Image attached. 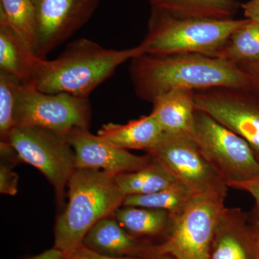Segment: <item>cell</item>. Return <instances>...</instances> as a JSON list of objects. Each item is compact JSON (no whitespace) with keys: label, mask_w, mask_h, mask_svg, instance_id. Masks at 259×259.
<instances>
[{"label":"cell","mask_w":259,"mask_h":259,"mask_svg":"<svg viewBox=\"0 0 259 259\" xmlns=\"http://www.w3.org/2000/svg\"><path fill=\"white\" fill-rule=\"evenodd\" d=\"M129 75L137 97L153 103L176 90L249 88L238 65L199 54H142L130 61Z\"/></svg>","instance_id":"6da1fadb"},{"label":"cell","mask_w":259,"mask_h":259,"mask_svg":"<svg viewBox=\"0 0 259 259\" xmlns=\"http://www.w3.org/2000/svg\"><path fill=\"white\" fill-rule=\"evenodd\" d=\"M142 54L140 45L115 50L85 37L76 39L55 59H39L28 83L44 93L89 97L119 66Z\"/></svg>","instance_id":"7a4b0ae2"},{"label":"cell","mask_w":259,"mask_h":259,"mask_svg":"<svg viewBox=\"0 0 259 259\" xmlns=\"http://www.w3.org/2000/svg\"><path fill=\"white\" fill-rule=\"evenodd\" d=\"M69 202L55 225L54 248L66 256L82 245L87 233L123 203L115 176L91 169H76L70 179Z\"/></svg>","instance_id":"3957f363"},{"label":"cell","mask_w":259,"mask_h":259,"mask_svg":"<svg viewBox=\"0 0 259 259\" xmlns=\"http://www.w3.org/2000/svg\"><path fill=\"white\" fill-rule=\"evenodd\" d=\"M248 19H198L177 16L151 8L147 32L140 46L144 54H199L214 57Z\"/></svg>","instance_id":"277c9868"},{"label":"cell","mask_w":259,"mask_h":259,"mask_svg":"<svg viewBox=\"0 0 259 259\" xmlns=\"http://www.w3.org/2000/svg\"><path fill=\"white\" fill-rule=\"evenodd\" d=\"M228 188L259 177V161L248 143L208 114L196 110L190 133Z\"/></svg>","instance_id":"5b68a950"},{"label":"cell","mask_w":259,"mask_h":259,"mask_svg":"<svg viewBox=\"0 0 259 259\" xmlns=\"http://www.w3.org/2000/svg\"><path fill=\"white\" fill-rule=\"evenodd\" d=\"M1 144L9 145L20 161L41 172L63 205L66 187L76 169L74 149L67 139L42 127H15Z\"/></svg>","instance_id":"8992f818"},{"label":"cell","mask_w":259,"mask_h":259,"mask_svg":"<svg viewBox=\"0 0 259 259\" xmlns=\"http://www.w3.org/2000/svg\"><path fill=\"white\" fill-rule=\"evenodd\" d=\"M89 97L67 93H44L30 83L19 86L15 127H42L65 137L76 130L89 129Z\"/></svg>","instance_id":"52a82bcc"},{"label":"cell","mask_w":259,"mask_h":259,"mask_svg":"<svg viewBox=\"0 0 259 259\" xmlns=\"http://www.w3.org/2000/svg\"><path fill=\"white\" fill-rule=\"evenodd\" d=\"M226 197L195 195L175 216L166 238L153 246V251L174 259H208L214 228Z\"/></svg>","instance_id":"ba28073f"},{"label":"cell","mask_w":259,"mask_h":259,"mask_svg":"<svg viewBox=\"0 0 259 259\" xmlns=\"http://www.w3.org/2000/svg\"><path fill=\"white\" fill-rule=\"evenodd\" d=\"M147 153L192 194L227 197L228 186L204 158L190 134H163Z\"/></svg>","instance_id":"9c48e42d"},{"label":"cell","mask_w":259,"mask_h":259,"mask_svg":"<svg viewBox=\"0 0 259 259\" xmlns=\"http://www.w3.org/2000/svg\"><path fill=\"white\" fill-rule=\"evenodd\" d=\"M196 110L208 114L242 139L259 161V95L249 88L194 91Z\"/></svg>","instance_id":"30bf717a"},{"label":"cell","mask_w":259,"mask_h":259,"mask_svg":"<svg viewBox=\"0 0 259 259\" xmlns=\"http://www.w3.org/2000/svg\"><path fill=\"white\" fill-rule=\"evenodd\" d=\"M100 0H34V51L40 59L74 35L93 16Z\"/></svg>","instance_id":"8fae6325"},{"label":"cell","mask_w":259,"mask_h":259,"mask_svg":"<svg viewBox=\"0 0 259 259\" xmlns=\"http://www.w3.org/2000/svg\"><path fill=\"white\" fill-rule=\"evenodd\" d=\"M66 138L74 149L76 169L97 170L117 176L138 171L153 161L148 153L133 154L109 144L89 129L76 130Z\"/></svg>","instance_id":"7c38bea8"},{"label":"cell","mask_w":259,"mask_h":259,"mask_svg":"<svg viewBox=\"0 0 259 259\" xmlns=\"http://www.w3.org/2000/svg\"><path fill=\"white\" fill-rule=\"evenodd\" d=\"M208 259H258L256 232L250 213L225 206L214 228Z\"/></svg>","instance_id":"4fadbf2b"},{"label":"cell","mask_w":259,"mask_h":259,"mask_svg":"<svg viewBox=\"0 0 259 259\" xmlns=\"http://www.w3.org/2000/svg\"><path fill=\"white\" fill-rule=\"evenodd\" d=\"M153 245L131 236L112 214L98 221L81 245L108 256L141 259L152 251Z\"/></svg>","instance_id":"5bb4252c"},{"label":"cell","mask_w":259,"mask_h":259,"mask_svg":"<svg viewBox=\"0 0 259 259\" xmlns=\"http://www.w3.org/2000/svg\"><path fill=\"white\" fill-rule=\"evenodd\" d=\"M163 132L152 112L127 123L106 124L97 135L115 147L127 150H143L148 152L157 145Z\"/></svg>","instance_id":"9a60e30c"},{"label":"cell","mask_w":259,"mask_h":259,"mask_svg":"<svg viewBox=\"0 0 259 259\" xmlns=\"http://www.w3.org/2000/svg\"><path fill=\"white\" fill-rule=\"evenodd\" d=\"M40 59L30 44L0 20V71L29 83Z\"/></svg>","instance_id":"2e32d148"},{"label":"cell","mask_w":259,"mask_h":259,"mask_svg":"<svg viewBox=\"0 0 259 259\" xmlns=\"http://www.w3.org/2000/svg\"><path fill=\"white\" fill-rule=\"evenodd\" d=\"M113 216L131 236L153 244V239L160 238L161 243L166 238L175 219L163 209L130 206H121Z\"/></svg>","instance_id":"e0dca14e"},{"label":"cell","mask_w":259,"mask_h":259,"mask_svg":"<svg viewBox=\"0 0 259 259\" xmlns=\"http://www.w3.org/2000/svg\"><path fill=\"white\" fill-rule=\"evenodd\" d=\"M194 91L176 90L153 102L152 113L163 134H190L196 108Z\"/></svg>","instance_id":"ac0fdd59"},{"label":"cell","mask_w":259,"mask_h":259,"mask_svg":"<svg viewBox=\"0 0 259 259\" xmlns=\"http://www.w3.org/2000/svg\"><path fill=\"white\" fill-rule=\"evenodd\" d=\"M115 180L125 197L135 194H153L182 186L161 163L153 158L144 168L117 175Z\"/></svg>","instance_id":"d6986e66"},{"label":"cell","mask_w":259,"mask_h":259,"mask_svg":"<svg viewBox=\"0 0 259 259\" xmlns=\"http://www.w3.org/2000/svg\"><path fill=\"white\" fill-rule=\"evenodd\" d=\"M151 8L183 18L225 20L239 8L236 0H147Z\"/></svg>","instance_id":"ffe728a7"},{"label":"cell","mask_w":259,"mask_h":259,"mask_svg":"<svg viewBox=\"0 0 259 259\" xmlns=\"http://www.w3.org/2000/svg\"><path fill=\"white\" fill-rule=\"evenodd\" d=\"M214 57L236 64L259 61V24L249 20L236 30Z\"/></svg>","instance_id":"44dd1931"},{"label":"cell","mask_w":259,"mask_h":259,"mask_svg":"<svg viewBox=\"0 0 259 259\" xmlns=\"http://www.w3.org/2000/svg\"><path fill=\"white\" fill-rule=\"evenodd\" d=\"M194 196L185 187L180 186L153 194L126 196L122 206L163 209L177 216Z\"/></svg>","instance_id":"7402d4cb"},{"label":"cell","mask_w":259,"mask_h":259,"mask_svg":"<svg viewBox=\"0 0 259 259\" xmlns=\"http://www.w3.org/2000/svg\"><path fill=\"white\" fill-rule=\"evenodd\" d=\"M0 20L6 22L34 49L35 37L34 0H0Z\"/></svg>","instance_id":"603a6c76"},{"label":"cell","mask_w":259,"mask_h":259,"mask_svg":"<svg viewBox=\"0 0 259 259\" xmlns=\"http://www.w3.org/2000/svg\"><path fill=\"white\" fill-rule=\"evenodd\" d=\"M21 81L0 71V137L5 142L15 127V111L19 86Z\"/></svg>","instance_id":"cb8c5ba5"},{"label":"cell","mask_w":259,"mask_h":259,"mask_svg":"<svg viewBox=\"0 0 259 259\" xmlns=\"http://www.w3.org/2000/svg\"><path fill=\"white\" fill-rule=\"evenodd\" d=\"M18 175L11 167L1 165L0 167V192L1 194L16 195L18 192Z\"/></svg>","instance_id":"d4e9b609"},{"label":"cell","mask_w":259,"mask_h":259,"mask_svg":"<svg viewBox=\"0 0 259 259\" xmlns=\"http://www.w3.org/2000/svg\"><path fill=\"white\" fill-rule=\"evenodd\" d=\"M233 189L248 192L254 199L255 207L251 214L259 221V177L255 180L237 185L233 187Z\"/></svg>","instance_id":"484cf974"},{"label":"cell","mask_w":259,"mask_h":259,"mask_svg":"<svg viewBox=\"0 0 259 259\" xmlns=\"http://www.w3.org/2000/svg\"><path fill=\"white\" fill-rule=\"evenodd\" d=\"M237 65L249 78L250 89L259 95V61Z\"/></svg>","instance_id":"4316f807"},{"label":"cell","mask_w":259,"mask_h":259,"mask_svg":"<svg viewBox=\"0 0 259 259\" xmlns=\"http://www.w3.org/2000/svg\"><path fill=\"white\" fill-rule=\"evenodd\" d=\"M65 259H136L126 257H113L100 254L97 252L89 249L83 245H81L72 253L66 256Z\"/></svg>","instance_id":"83f0119b"},{"label":"cell","mask_w":259,"mask_h":259,"mask_svg":"<svg viewBox=\"0 0 259 259\" xmlns=\"http://www.w3.org/2000/svg\"><path fill=\"white\" fill-rule=\"evenodd\" d=\"M241 7L245 19L259 24V0H250Z\"/></svg>","instance_id":"f1b7e54d"},{"label":"cell","mask_w":259,"mask_h":259,"mask_svg":"<svg viewBox=\"0 0 259 259\" xmlns=\"http://www.w3.org/2000/svg\"><path fill=\"white\" fill-rule=\"evenodd\" d=\"M66 255L61 250L56 248H51L48 250H46L44 253L40 254L35 255V256L31 257L28 259H65Z\"/></svg>","instance_id":"f546056e"},{"label":"cell","mask_w":259,"mask_h":259,"mask_svg":"<svg viewBox=\"0 0 259 259\" xmlns=\"http://www.w3.org/2000/svg\"><path fill=\"white\" fill-rule=\"evenodd\" d=\"M141 259H174L171 255L167 254H162V253H156V252L151 251L146 256Z\"/></svg>","instance_id":"4dcf8cb0"},{"label":"cell","mask_w":259,"mask_h":259,"mask_svg":"<svg viewBox=\"0 0 259 259\" xmlns=\"http://www.w3.org/2000/svg\"><path fill=\"white\" fill-rule=\"evenodd\" d=\"M251 215L252 220H253V223H254L255 232H256V238H257V252H258V259H259V221L256 218L252 215L251 213H250Z\"/></svg>","instance_id":"1f68e13d"}]
</instances>
